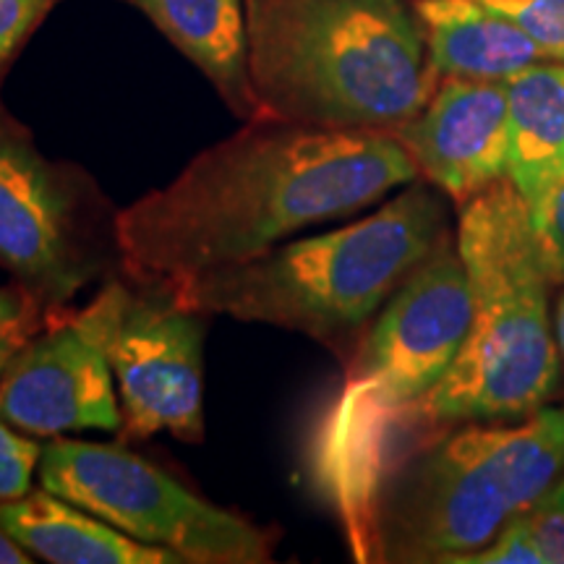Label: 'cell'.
<instances>
[{
  "instance_id": "obj_1",
  "label": "cell",
  "mask_w": 564,
  "mask_h": 564,
  "mask_svg": "<svg viewBox=\"0 0 564 564\" xmlns=\"http://www.w3.org/2000/svg\"><path fill=\"white\" fill-rule=\"evenodd\" d=\"M415 178L394 133L259 116L118 212L112 238L129 278L175 291L312 225L356 215Z\"/></svg>"
},
{
  "instance_id": "obj_2",
  "label": "cell",
  "mask_w": 564,
  "mask_h": 564,
  "mask_svg": "<svg viewBox=\"0 0 564 564\" xmlns=\"http://www.w3.org/2000/svg\"><path fill=\"white\" fill-rule=\"evenodd\" d=\"M470 285L447 238L377 314L308 444V476L356 562H379V499L415 408L442 382L470 327Z\"/></svg>"
},
{
  "instance_id": "obj_3",
  "label": "cell",
  "mask_w": 564,
  "mask_h": 564,
  "mask_svg": "<svg viewBox=\"0 0 564 564\" xmlns=\"http://www.w3.org/2000/svg\"><path fill=\"white\" fill-rule=\"evenodd\" d=\"M246 42L262 116L392 133L432 97L426 34L403 0H246Z\"/></svg>"
},
{
  "instance_id": "obj_4",
  "label": "cell",
  "mask_w": 564,
  "mask_h": 564,
  "mask_svg": "<svg viewBox=\"0 0 564 564\" xmlns=\"http://www.w3.org/2000/svg\"><path fill=\"white\" fill-rule=\"evenodd\" d=\"M455 246L470 285V327L442 382L415 408L408 440L455 423L523 419L552 398L560 379L552 280L528 202L510 181L463 204Z\"/></svg>"
},
{
  "instance_id": "obj_5",
  "label": "cell",
  "mask_w": 564,
  "mask_h": 564,
  "mask_svg": "<svg viewBox=\"0 0 564 564\" xmlns=\"http://www.w3.org/2000/svg\"><path fill=\"white\" fill-rule=\"evenodd\" d=\"M444 238V204L419 183L364 220L285 241L171 293L204 316L272 324L329 343L382 312Z\"/></svg>"
},
{
  "instance_id": "obj_6",
  "label": "cell",
  "mask_w": 564,
  "mask_h": 564,
  "mask_svg": "<svg viewBox=\"0 0 564 564\" xmlns=\"http://www.w3.org/2000/svg\"><path fill=\"white\" fill-rule=\"evenodd\" d=\"M564 474V408L478 421L403 455L379 499V562H449L489 544Z\"/></svg>"
},
{
  "instance_id": "obj_7",
  "label": "cell",
  "mask_w": 564,
  "mask_h": 564,
  "mask_svg": "<svg viewBox=\"0 0 564 564\" xmlns=\"http://www.w3.org/2000/svg\"><path fill=\"white\" fill-rule=\"evenodd\" d=\"M42 489L194 564H262L272 539L241 514L207 502L121 444L55 436L42 447Z\"/></svg>"
},
{
  "instance_id": "obj_8",
  "label": "cell",
  "mask_w": 564,
  "mask_h": 564,
  "mask_svg": "<svg viewBox=\"0 0 564 564\" xmlns=\"http://www.w3.org/2000/svg\"><path fill=\"white\" fill-rule=\"evenodd\" d=\"M0 264L47 314L102 270L91 199L63 165L0 110Z\"/></svg>"
},
{
  "instance_id": "obj_9",
  "label": "cell",
  "mask_w": 564,
  "mask_h": 564,
  "mask_svg": "<svg viewBox=\"0 0 564 564\" xmlns=\"http://www.w3.org/2000/svg\"><path fill=\"white\" fill-rule=\"evenodd\" d=\"M129 299L123 282H110L82 312L47 316L21 345L0 371V413L13 429L32 436L121 429L110 348Z\"/></svg>"
},
{
  "instance_id": "obj_10",
  "label": "cell",
  "mask_w": 564,
  "mask_h": 564,
  "mask_svg": "<svg viewBox=\"0 0 564 564\" xmlns=\"http://www.w3.org/2000/svg\"><path fill=\"white\" fill-rule=\"evenodd\" d=\"M202 316L165 288L131 293L110 348L126 440H204Z\"/></svg>"
},
{
  "instance_id": "obj_11",
  "label": "cell",
  "mask_w": 564,
  "mask_h": 564,
  "mask_svg": "<svg viewBox=\"0 0 564 564\" xmlns=\"http://www.w3.org/2000/svg\"><path fill=\"white\" fill-rule=\"evenodd\" d=\"M392 133L419 175L465 204L507 175V84L447 76Z\"/></svg>"
},
{
  "instance_id": "obj_12",
  "label": "cell",
  "mask_w": 564,
  "mask_h": 564,
  "mask_svg": "<svg viewBox=\"0 0 564 564\" xmlns=\"http://www.w3.org/2000/svg\"><path fill=\"white\" fill-rule=\"evenodd\" d=\"M0 528L37 560L53 564H175L167 549L141 544L70 505L58 494L40 489L0 505Z\"/></svg>"
},
{
  "instance_id": "obj_13",
  "label": "cell",
  "mask_w": 564,
  "mask_h": 564,
  "mask_svg": "<svg viewBox=\"0 0 564 564\" xmlns=\"http://www.w3.org/2000/svg\"><path fill=\"white\" fill-rule=\"evenodd\" d=\"M415 13L436 74L507 82L546 61V53L525 32L478 0H419Z\"/></svg>"
},
{
  "instance_id": "obj_14",
  "label": "cell",
  "mask_w": 564,
  "mask_h": 564,
  "mask_svg": "<svg viewBox=\"0 0 564 564\" xmlns=\"http://www.w3.org/2000/svg\"><path fill=\"white\" fill-rule=\"evenodd\" d=\"M192 58L238 116L259 118L249 79L246 0H131Z\"/></svg>"
},
{
  "instance_id": "obj_15",
  "label": "cell",
  "mask_w": 564,
  "mask_h": 564,
  "mask_svg": "<svg viewBox=\"0 0 564 564\" xmlns=\"http://www.w3.org/2000/svg\"><path fill=\"white\" fill-rule=\"evenodd\" d=\"M505 84V178L533 204L564 171V61H539Z\"/></svg>"
},
{
  "instance_id": "obj_16",
  "label": "cell",
  "mask_w": 564,
  "mask_h": 564,
  "mask_svg": "<svg viewBox=\"0 0 564 564\" xmlns=\"http://www.w3.org/2000/svg\"><path fill=\"white\" fill-rule=\"evenodd\" d=\"M525 32L546 58L564 61V0H478Z\"/></svg>"
},
{
  "instance_id": "obj_17",
  "label": "cell",
  "mask_w": 564,
  "mask_h": 564,
  "mask_svg": "<svg viewBox=\"0 0 564 564\" xmlns=\"http://www.w3.org/2000/svg\"><path fill=\"white\" fill-rule=\"evenodd\" d=\"M531 230L541 264L552 282H564V171L533 204Z\"/></svg>"
},
{
  "instance_id": "obj_18",
  "label": "cell",
  "mask_w": 564,
  "mask_h": 564,
  "mask_svg": "<svg viewBox=\"0 0 564 564\" xmlns=\"http://www.w3.org/2000/svg\"><path fill=\"white\" fill-rule=\"evenodd\" d=\"M45 308L24 288H0V371L21 350V345L47 322Z\"/></svg>"
},
{
  "instance_id": "obj_19",
  "label": "cell",
  "mask_w": 564,
  "mask_h": 564,
  "mask_svg": "<svg viewBox=\"0 0 564 564\" xmlns=\"http://www.w3.org/2000/svg\"><path fill=\"white\" fill-rule=\"evenodd\" d=\"M42 447L30 436H21L0 413V505L24 497L40 468Z\"/></svg>"
},
{
  "instance_id": "obj_20",
  "label": "cell",
  "mask_w": 564,
  "mask_h": 564,
  "mask_svg": "<svg viewBox=\"0 0 564 564\" xmlns=\"http://www.w3.org/2000/svg\"><path fill=\"white\" fill-rule=\"evenodd\" d=\"M457 564H544V554L535 544L528 514L520 512L494 535L489 544L463 556Z\"/></svg>"
},
{
  "instance_id": "obj_21",
  "label": "cell",
  "mask_w": 564,
  "mask_h": 564,
  "mask_svg": "<svg viewBox=\"0 0 564 564\" xmlns=\"http://www.w3.org/2000/svg\"><path fill=\"white\" fill-rule=\"evenodd\" d=\"M544 564H564V474L525 510Z\"/></svg>"
},
{
  "instance_id": "obj_22",
  "label": "cell",
  "mask_w": 564,
  "mask_h": 564,
  "mask_svg": "<svg viewBox=\"0 0 564 564\" xmlns=\"http://www.w3.org/2000/svg\"><path fill=\"white\" fill-rule=\"evenodd\" d=\"M55 0H0V66L30 37Z\"/></svg>"
},
{
  "instance_id": "obj_23",
  "label": "cell",
  "mask_w": 564,
  "mask_h": 564,
  "mask_svg": "<svg viewBox=\"0 0 564 564\" xmlns=\"http://www.w3.org/2000/svg\"><path fill=\"white\" fill-rule=\"evenodd\" d=\"M32 554L24 552L9 533L0 528V564H30Z\"/></svg>"
},
{
  "instance_id": "obj_24",
  "label": "cell",
  "mask_w": 564,
  "mask_h": 564,
  "mask_svg": "<svg viewBox=\"0 0 564 564\" xmlns=\"http://www.w3.org/2000/svg\"><path fill=\"white\" fill-rule=\"evenodd\" d=\"M554 333H556V345H560V352L564 358V291L554 303Z\"/></svg>"
}]
</instances>
